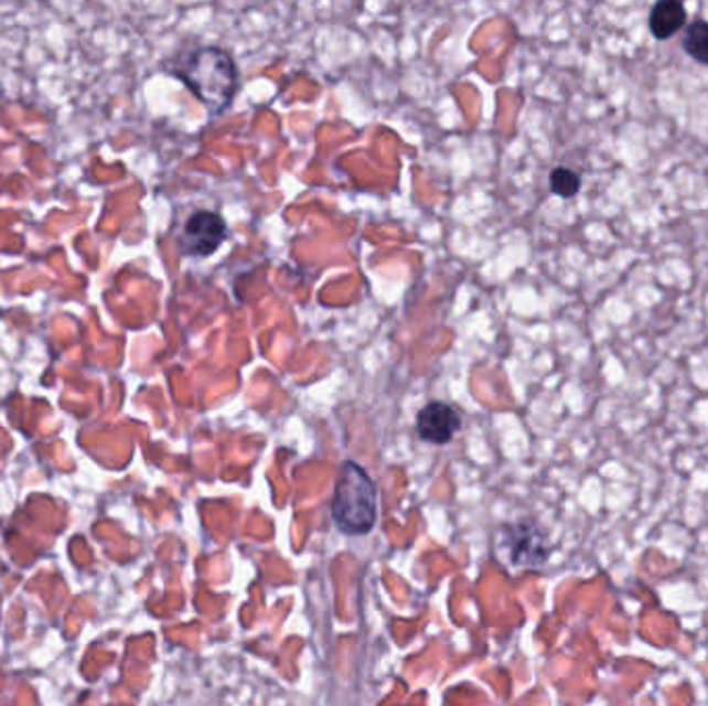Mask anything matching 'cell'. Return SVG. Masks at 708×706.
I'll use <instances>...</instances> for the list:
<instances>
[{"label": "cell", "mask_w": 708, "mask_h": 706, "mask_svg": "<svg viewBox=\"0 0 708 706\" xmlns=\"http://www.w3.org/2000/svg\"><path fill=\"white\" fill-rule=\"evenodd\" d=\"M507 552L516 566L521 568H539L540 564L547 559V547L545 538L535 528L533 524H516V526H506Z\"/></svg>", "instance_id": "5b68a950"}, {"label": "cell", "mask_w": 708, "mask_h": 706, "mask_svg": "<svg viewBox=\"0 0 708 706\" xmlns=\"http://www.w3.org/2000/svg\"><path fill=\"white\" fill-rule=\"evenodd\" d=\"M228 236V224L212 210H200L186 218L179 236V249L189 257H210Z\"/></svg>", "instance_id": "3957f363"}, {"label": "cell", "mask_w": 708, "mask_h": 706, "mask_svg": "<svg viewBox=\"0 0 708 706\" xmlns=\"http://www.w3.org/2000/svg\"><path fill=\"white\" fill-rule=\"evenodd\" d=\"M582 186V179L578 172H573L572 169H566V167H559V169L554 170L549 174V189L551 193L557 195V197H564V200H570L573 197Z\"/></svg>", "instance_id": "ba28073f"}, {"label": "cell", "mask_w": 708, "mask_h": 706, "mask_svg": "<svg viewBox=\"0 0 708 706\" xmlns=\"http://www.w3.org/2000/svg\"><path fill=\"white\" fill-rule=\"evenodd\" d=\"M396 706H410V705H396Z\"/></svg>", "instance_id": "9c48e42d"}, {"label": "cell", "mask_w": 708, "mask_h": 706, "mask_svg": "<svg viewBox=\"0 0 708 706\" xmlns=\"http://www.w3.org/2000/svg\"><path fill=\"white\" fill-rule=\"evenodd\" d=\"M686 21L688 11L679 0H661L648 15V30L657 40H672L684 30Z\"/></svg>", "instance_id": "8992f818"}, {"label": "cell", "mask_w": 708, "mask_h": 706, "mask_svg": "<svg viewBox=\"0 0 708 706\" xmlns=\"http://www.w3.org/2000/svg\"><path fill=\"white\" fill-rule=\"evenodd\" d=\"M179 77H183L212 115H222L230 106L238 87L235 61L218 46H205L193 52L179 71Z\"/></svg>", "instance_id": "7a4b0ae2"}, {"label": "cell", "mask_w": 708, "mask_h": 706, "mask_svg": "<svg viewBox=\"0 0 708 706\" xmlns=\"http://www.w3.org/2000/svg\"><path fill=\"white\" fill-rule=\"evenodd\" d=\"M682 49L700 65L708 67V21L694 19L682 38Z\"/></svg>", "instance_id": "52a82bcc"}, {"label": "cell", "mask_w": 708, "mask_h": 706, "mask_svg": "<svg viewBox=\"0 0 708 706\" xmlns=\"http://www.w3.org/2000/svg\"><path fill=\"white\" fill-rule=\"evenodd\" d=\"M332 518L340 533L363 537L377 522V485L358 462L344 460L332 495Z\"/></svg>", "instance_id": "6da1fadb"}, {"label": "cell", "mask_w": 708, "mask_h": 706, "mask_svg": "<svg viewBox=\"0 0 708 706\" xmlns=\"http://www.w3.org/2000/svg\"><path fill=\"white\" fill-rule=\"evenodd\" d=\"M417 436L425 441V443H433V446H446L454 439L455 434L462 427V417L455 410L452 404L448 403H429L422 406L417 415Z\"/></svg>", "instance_id": "277c9868"}]
</instances>
